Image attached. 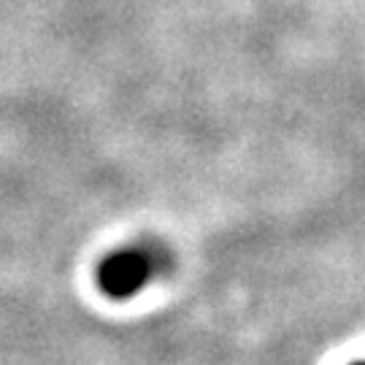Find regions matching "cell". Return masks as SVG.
<instances>
[{
	"mask_svg": "<svg viewBox=\"0 0 365 365\" xmlns=\"http://www.w3.org/2000/svg\"><path fill=\"white\" fill-rule=\"evenodd\" d=\"M170 265L168 252L160 244H128L108 252L95 268V284L108 300H130L144 292L152 279Z\"/></svg>",
	"mask_w": 365,
	"mask_h": 365,
	"instance_id": "obj_1",
	"label": "cell"
},
{
	"mask_svg": "<svg viewBox=\"0 0 365 365\" xmlns=\"http://www.w3.org/2000/svg\"><path fill=\"white\" fill-rule=\"evenodd\" d=\"M349 365H365V360H357V363H349Z\"/></svg>",
	"mask_w": 365,
	"mask_h": 365,
	"instance_id": "obj_2",
	"label": "cell"
}]
</instances>
